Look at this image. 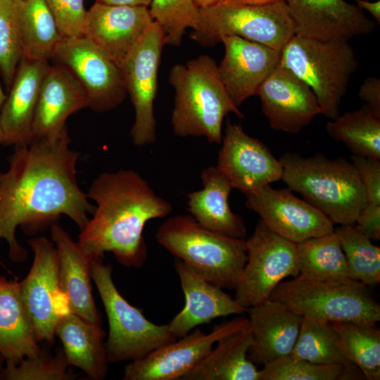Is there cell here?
Segmentation results:
<instances>
[{
	"mask_svg": "<svg viewBox=\"0 0 380 380\" xmlns=\"http://www.w3.org/2000/svg\"><path fill=\"white\" fill-rule=\"evenodd\" d=\"M70 144L68 129L53 138L34 139L15 146L8 157V169L0 171V239L8 243L14 262L27 257L15 237L18 227L37 229L64 215L81 231L94 211L77 181L80 153Z\"/></svg>",
	"mask_w": 380,
	"mask_h": 380,
	"instance_id": "obj_1",
	"label": "cell"
},
{
	"mask_svg": "<svg viewBox=\"0 0 380 380\" xmlns=\"http://www.w3.org/2000/svg\"><path fill=\"white\" fill-rule=\"evenodd\" d=\"M87 196L96 205L80 231V247L91 258H103L106 253H112L120 265L141 267L147 258L144 227L151 220L170 215L172 204L133 170L99 174Z\"/></svg>",
	"mask_w": 380,
	"mask_h": 380,
	"instance_id": "obj_2",
	"label": "cell"
},
{
	"mask_svg": "<svg viewBox=\"0 0 380 380\" xmlns=\"http://www.w3.org/2000/svg\"><path fill=\"white\" fill-rule=\"evenodd\" d=\"M217 66L213 58L203 55L170 70L169 82L175 91L171 125L175 135L204 137L220 144L224 117L234 113L243 118L227 92Z\"/></svg>",
	"mask_w": 380,
	"mask_h": 380,
	"instance_id": "obj_3",
	"label": "cell"
},
{
	"mask_svg": "<svg viewBox=\"0 0 380 380\" xmlns=\"http://www.w3.org/2000/svg\"><path fill=\"white\" fill-rule=\"evenodd\" d=\"M281 179L289 189L327 215L333 224L346 225L356 222L366 204L361 179L352 164L338 157L322 154L304 157L286 152L280 158Z\"/></svg>",
	"mask_w": 380,
	"mask_h": 380,
	"instance_id": "obj_4",
	"label": "cell"
},
{
	"mask_svg": "<svg viewBox=\"0 0 380 380\" xmlns=\"http://www.w3.org/2000/svg\"><path fill=\"white\" fill-rule=\"evenodd\" d=\"M155 237L161 246L210 282L234 289L247 260L246 239L209 229L191 215L170 217Z\"/></svg>",
	"mask_w": 380,
	"mask_h": 380,
	"instance_id": "obj_5",
	"label": "cell"
},
{
	"mask_svg": "<svg viewBox=\"0 0 380 380\" xmlns=\"http://www.w3.org/2000/svg\"><path fill=\"white\" fill-rule=\"evenodd\" d=\"M279 66L306 83L316 96L322 115L334 120L339 115L358 62L346 41H320L294 35L281 51Z\"/></svg>",
	"mask_w": 380,
	"mask_h": 380,
	"instance_id": "obj_6",
	"label": "cell"
},
{
	"mask_svg": "<svg viewBox=\"0 0 380 380\" xmlns=\"http://www.w3.org/2000/svg\"><path fill=\"white\" fill-rule=\"evenodd\" d=\"M269 299L303 317L329 322L380 320L379 303L370 296L366 285L353 279H315L298 274L281 281Z\"/></svg>",
	"mask_w": 380,
	"mask_h": 380,
	"instance_id": "obj_7",
	"label": "cell"
},
{
	"mask_svg": "<svg viewBox=\"0 0 380 380\" xmlns=\"http://www.w3.org/2000/svg\"><path fill=\"white\" fill-rule=\"evenodd\" d=\"M91 272L108 318L105 346L108 363L140 360L177 338L167 324L151 322L125 300L113 280L112 266L105 265L102 258H91Z\"/></svg>",
	"mask_w": 380,
	"mask_h": 380,
	"instance_id": "obj_8",
	"label": "cell"
},
{
	"mask_svg": "<svg viewBox=\"0 0 380 380\" xmlns=\"http://www.w3.org/2000/svg\"><path fill=\"white\" fill-rule=\"evenodd\" d=\"M227 35L281 51L295 33L285 1L250 5L223 1L200 8L198 23L191 39L210 47Z\"/></svg>",
	"mask_w": 380,
	"mask_h": 380,
	"instance_id": "obj_9",
	"label": "cell"
},
{
	"mask_svg": "<svg viewBox=\"0 0 380 380\" xmlns=\"http://www.w3.org/2000/svg\"><path fill=\"white\" fill-rule=\"evenodd\" d=\"M247 260L236 286L235 300L242 307L260 304L287 277L299 274L296 243L271 230L260 220L246 239Z\"/></svg>",
	"mask_w": 380,
	"mask_h": 380,
	"instance_id": "obj_10",
	"label": "cell"
},
{
	"mask_svg": "<svg viewBox=\"0 0 380 380\" xmlns=\"http://www.w3.org/2000/svg\"><path fill=\"white\" fill-rule=\"evenodd\" d=\"M164 45L163 31L154 21L119 66L127 93L135 111L130 136L134 145L137 146L152 144L157 139L153 104L157 94L158 71Z\"/></svg>",
	"mask_w": 380,
	"mask_h": 380,
	"instance_id": "obj_11",
	"label": "cell"
},
{
	"mask_svg": "<svg viewBox=\"0 0 380 380\" xmlns=\"http://www.w3.org/2000/svg\"><path fill=\"white\" fill-rule=\"evenodd\" d=\"M50 61L65 67L84 89L88 107L104 113L120 105L127 91L119 67L85 37L63 38Z\"/></svg>",
	"mask_w": 380,
	"mask_h": 380,
	"instance_id": "obj_12",
	"label": "cell"
},
{
	"mask_svg": "<svg viewBox=\"0 0 380 380\" xmlns=\"http://www.w3.org/2000/svg\"><path fill=\"white\" fill-rule=\"evenodd\" d=\"M248 326V318L235 317L216 324L205 334L200 329L189 332L146 357L127 364L123 380H182L222 338Z\"/></svg>",
	"mask_w": 380,
	"mask_h": 380,
	"instance_id": "obj_13",
	"label": "cell"
},
{
	"mask_svg": "<svg viewBox=\"0 0 380 380\" xmlns=\"http://www.w3.org/2000/svg\"><path fill=\"white\" fill-rule=\"evenodd\" d=\"M28 245L34 259L20 281V293L38 342L51 343L59 318L70 312L60 288L57 251L53 243L43 236L30 239Z\"/></svg>",
	"mask_w": 380,
	"mask_h": 380,
	"instance_id": "obj_14",
	"label": "cell"
},
{
	"mask_svg": "<svg viewBox=\"0 0 380 380\" xmlns=\"http://www.w3.org/2000/svg\"><path fill=\"white\" fill-rule=\"evenodd\" d=\"M216 167L233 188L245 195L281 179L283 167L260 140L247 134L239 124L227 120Z\"/></svg>",
	"mask_w": 380,
	"mask_h": 380,
	"instance_id": "obj_15",
	"label": "cell"
},
{
	"mask_svg": "<svg viewBox=\"0 0 380 380\" xmlns=\"http://www.w3.org/2000/svg\"><path fill=\"white\" fill-rule=\"evenodd\" d=\"M246 198L247 208L274 232L296 243L334 230L327 215L289 189H274L268 184Z\"/></svg>",
	"mask_w": 380,
	"mask_h": 380,
	"instance_id": "obj_16",
	"label": "cell"
},
{
	"mask_svg": "<svg viewBox=\"0 0 380 380\" xmlns=\"http://www.w3.org/2000/svg\"><path fill=\"white\" fill-rule=\"evenodd\" d=\"M295 35L320 41H346L372 33L376 23L345 0H285Z\"/></svg>",
	"mask_w": 380,
	"mask_h": 380,
	"instance_id": "obj_17",
	"label": "cell"
},
{
	"mask_svg": "<svg viewBox=\"0 0 380 380\" xmlns=\"http://www.w3.org/2000/svg\"><path fill=\"white\" fill-rule=\"evenodd\" d=\"M256 95L270 127L296 134L322 114L311 88L287 68L277 66L260 84Z\"/></svg>",
	"mask_w": 380,
	"mask_h": 380,
	"instance_id": "obj_18",
	"label": "cell"
},
{
	"mask_svg": "<svg viewBox=\"0 0 380 380\" xmlns=\"http://www.w3.org/2000/svg\"><path fill=\"white\" fill-rule=\"evenodd\" d=\"M153 22L148 7L96 1L87 11L84 37L119 67Z\"/></svg>",
	"mask_w": 380,
	"mask_h": 380,
	"instance_id": "obj_19",
	"label": "cell"
},
{
	"mask_svg": "<svg viewBox=\"0 0 380 380\" xmlns=\"http://www.w3.org/2000/svg\"><path fill=\"white\" fill-rule=\"evenodd\" d=\"M224 55L218 67L221 81L230 99L239 107L279 65L281 51L234 36H223Z\"/></svg>",
	"mask_w": 380,
	"mask_h": 380,
	"instance_id": "obj_20",
	"label": "cell"
},
{
	"mask_svg": "<svg viewBox=\"0 0 380 380\" xmlns=\"http://www.w3.org/2000/svg\"><path fill=\"white\" fill-rule=\"evenodd\" d=\"M174 265L185 299L184 308L167 324L177 338L215 318L248 312V309L240 305L234 298L180 259L175 258Z\"/></svg>",
	"mask_w": 380,
	"mask_h": 380,
	"instance_id": "obj_21",
	"label": "cell"
},
{
	"mask_svg": "<svg viewBox=\"0 0 380 380\" xmlns=\"http://www.w3.org/2000/svg\"><path fill=\"white\" fill-rule=\"evenodd\" d=\"M87 107L86 93L75 77L62 65H49L34 112L32 139L60 135L67 129L68 118Z\"/></svg>",
	"mask_w": 380,
	"mask_h": 380,
	"instance_id": "obj_22",
	"label": "cell"
},
{
	"mask_svg": "<svg viewBox=\"0 0 380 380\" xmlns=\"http://www.w3.org/2000/svg\"><path fill=\"white\" fill-rule=\"evenodd\" d=\"M50 232L58 255L60 288L69 311L101 325V316L92 294V258L57 222L51 225Z\"/></svg>",
	"mask_w": 380,
	"mask_h": 380,
	"instance_id": "obj_23",
	"label": "cell"
},
{
	"mask_svg": "<svg viewBox=\"0 0 380 380\" xmlns=\"http://www.w3.org/2000/svg\"><path fill=\"white\" fill-rule=\"evenodd\" d=\"M49 65V62L21 56L8 95L0 109L4 134L1 145L15 147L32 141L34 112Z\"/></svg>",
	"mask_w": 380,
	"mask_h": 380,
	"instance_id": "obj_24",
	"label": "cell"
},
{
	"mask_svg": "<svg viewBox=\"0 0 380 380\" xmlns=\"http://www.w3.org/2000/svg\"><path fill=\"white\" fill-rule=\"evenodd\" d=\"M248 312L253 338L251 361L264 365L291 353L303 316L270 299L249 308Z\"/></svg>",
	"mask_w": 380,
	"mask_h": 380,
	"instance_id": "obj_25",
	"label": "cell"
},
{
	"mask_svg": "<svg viewBox=\"0 0 380 380\" xmlns=\"http://www.w3.org/2000/svg\"><path fill=\"white\" fill-rule=\"evenodd\" d=\"M203 189L187 194L188 210L203 227L227 236L246 239L243 220L230 208L229 196L234 189L230 182L211 165L201 173Z\"/></svg>",
	"mask_w": 380,
	"mask_h": 380,
	"instance_id": "obj_26",
	"label": "cell"
},
{
	"mask_svg": "<svg viewBox=\"0 0 380 380\" xmlns=\"http://www.w3.org/2000/svg\"><path fill=\"white\" fill-rule=\"evenodd\" d=\"M70 366L81 369L91 380H103L108 374L106 332L101 325L68 312L61 316L55 329Z\"/></svg>",
	"mask_w": 380,
	"mask_h": 380,
	"instance_id": "obj_27",
	"label": "cell"
},
{
	"mask_svg": "<svg viewBox=\"0 0 380 380\" xmlns=\"http://www.w3.org/2000/svg\"><path fill=\"white\" fill-rule=\"evenodd\" d=\"M39 343L20 282L0 276V354L4 362L17 365L38 355L42 351Z\"/></svg>",
	"mask_w": 380,
	"mask_h": 380,
	"instance_id": "obj_28",
	"label": "cell"
},
{
	"mask_svg": "<svg viewBox=\"0 0 380 380\" xmlns=\"http://www.w3.org/2000/svg\"><path fill=\"white\" fill-rule=\"evenodd\" d=\"M252 345L248 325L217 341L182 380H260V370L248 356Z\"/></svg>",
	"mask_w": 380,
	"mask_h": 380,
	"instance_id": "obj_29",
	"label": "cell"
},
{
	"mask_svg": "<svg viewBox=\"0 0 380 380\" xmlns=\"http://www.w3.org/2000/svg\"><path fill=\"white\" fill-rule=\"evenodd\" d=\"M22 56L49 62L63 37L45 0H15Z\"/></svg>",
	"mask_w": 380,
	"mask_h": 380,
	"instance_id": "obj_30",
	"label": "cell"
},
{
	"mask_svg": "<svg viewBox=\"0 0 380 380\" xmlns=\"http://www.w3.org/2000/svg\"><path fill=\"white\" fill-rule=\"evenodd\" d=\"M290 355L316 364L342 365L354 379L362 374L343 353L331 322L322 319L303 317L299 334Z\"/></svg>",
	"mask_w": 380,
	"mask_h": 380,
	"instance_id": "obj_31",
	"label": "cell"
},
{
	"mask_svg": "<svg viewBox=\"0 0 380 380\" xmlns=\"http://www.w3.org/2000/svg\"><path fill=\"white\" fill-rule=\"evenodd\" d=\"M326 130L355 156L380 160V116L367 105L339 115L327 122Z\"/></svg>",
	"mask_w": 380,
	"mask_h": 380,
	"instance_id": "obj_32",
	"label": "cell"
},
{
	"mask_svg": "<svg viewBox=\"0 0 380 380\" xmlns=\"http://www.w3.org/2000/svg\"><path fill=\"white\" fill-rule=\"evenodd\" d=\"M299 274L315 279H352L334 230L296 243Z\"/></svg>",
	"mask_w": 380,
	"mask_h": 380,
	"instance_id": "obj_33",
	"label": "cell"
},
{
	"mask_svg": "<svg viewBox=\"0 0 380 380\" xmlns=\"http://www.w3.org/2000/svg\"><path fill=\"white\" fill-rule=\"evenodd\" d=\"M346 357L368 380L380 379V329L376 323L331 322Z\"/></svg>",
	"mask_w": 380,
	"mask_h": 380,
	"instance_id": "obj_34",
	"label": "cell"
},
{
	"mask_svg": "<svg viewBox=\"0 0 380 380\" xmlns=\"http://www.w3.org/2000/svg\"><path fill=\"white\" fill-rule=\"evenodd\" d=\"M334 232L345 254L351 278L365 285L380 281V248L358 226L340 225Z\"/></svg>",
	"mask_w": 380,
	"mask_h": 380,
	"instance_id": "obj_35",
	"label": "cell"
},
{
	"mask_svg": "<svg viewBox=\"0 0 380 380\" xmlns=\"http://www.w3.org/2000/svg\"><path fill=\"white\" fill-rule=\"evenodd\" d=\"M148 8L163 31L165 44L179 46L185 30L197 27L200 8L194 0H151Z\"/></svg>",
	"mask_w": 380,
	"mask_h": 380,
	"instance_id": "obj_36",
	"label": "cell"
},
{
	"mask_svg": "<svg viewBox=\"0 0 380 380\" xmlns=\"http://www.w3.org/2000/svg\"><path fill=\"white\" fill-rule=\"evenodd\" d=\"M62 348L54 355L42 351L27 357L18 364H6L0 368L1 380H72L77 377L70 368Z\"/></svg>",
	"mask_w": 380,
	"mask_h": 380,
	"instance_id": "obj_37",
	"label": "cell"
},
{
	"mask_svg": "<svg viewBox=\"0 0 380 380\" xmlns=\"http://www.w3.org/2000/svg\"><path fill=\"white\" fill-rule=\"evenodd\" d=\"M260 380H338L353 376L339 365H322L298 359L291 355L264 365Z\"/></svg>",
	"mask_w": 380,
	"mask_h": 380,
	"instance_id": "obj_38",
	"label": "cell"
},
{
	"mask_svg": "<svg viewBox=\"0 0 380 380\" xmlns=\"http://www.w3.org/2000/svg\"><path fill=\"white\" fill-rule=\"evenodd\" d=\"M21 56L15 0H0V73L8 89Z\"/></svg>",
	"mask_w": 380,
	"mask_h": 380,
	"instance_id": "obj_39",
	"label": "cell"
},
{
	"mask_svg": "<svg viewBox=\"0 0 380 380\" xmlns=\"http://www.w3.org/2000/svg\"><path fill=\"white\" fill-rule=\"evenodd\" d=\"M63 38L84 37L87 11L84 0H45Z\"/></svg>",
	"mask_w": 380,
	"mask_h": 380,
	"instance_id": "obj_40",
	"label": "cell"
},
{
	"mask_svg": "<svg viewBox=\"0 0 380 380\" xmlns=\"http://www.w3.org/2000/svg\"><path fill=\"white\" fill-rule=\"evenodd\" d=\"M350 162L364 186L366 204L380 205V160L353 155Z\"/></svg>",
	"mask_w": 380,
	"mask_h": 380,
	"instance_id": "obj_41",
	"label": "cell"
},
{
	"mask_svg": "<svg viewBox=\"0 0 380 380\" xmlns=\"http://www.w3.org/2000/svg\"><path fill=\"white\" fill-rule=\"evenodd\" d=\"M355 224L370 239H380V205L365 204Z\"/></svg>",
	"mask_w": 380,
	"mask_h": 380,
	"instance_id": "obj_42",
	"label": "cell"
},
{
	"mask_svg": "<svg viewBox=\"0 0 380 380\" xmlns=\"http://www.w3.org/2000/svg\"><path fill=\"white\" fill-rule=\"evenodd\" d=\"M358 95L376 115L380 116V80L369 77L360 86Z\"/></svg>",
	"mask_w": 380,
	"mask_h": 380,
	"instance_id": "obj_43",
	"label": "cell"
},
{
	"mask_svg": "<svg viewBox=\"0 0 380 380\" xmlns=\"http://www.w3.org/2000/svg\"><path fill=\"white\" fill-rule=\"evenodd\" d=\"M357 7L366 10L379 24L380 23V1L372 2L367 0H353Z\"/></svg>",
	"mask_w": 380,
	"mask_h": 380,
	"instance_id": "obj_44",
	"label": "cell"
},
{
	"mask_svg": "<svg viewBox=\"0 0 380 380\" xmlns=\"http://www.w3.org/2000/svg\"><path fill=\"white\" fill-rule=\"evenodd\" d=\"M96 1L109 5L146 7H148L151 3V0H96Z\"/></svg>",
	"mask_w": 380,
	"mask_h": 380,
	"instance_id": "obj_45",
	"label": "cell"
},
{
	"mask_svg": "<svg viewBox=\"0 0 380 380\" xmlns=\"http://www.w3.org/2000/svg\"><path fill=\"white\" fill-rule=\"evenodd\" d=\"M225 1L237 3V4H250V5H264L273 4L279 1H285V0H224Z\"/></svg>",
	"mask_w": 380,
	"mask_h": 380,
	"instance_id": "obj_46",
	"label": "cell"
},
{
	"mask_svg": "<svg viewBox=\"0 0 380 380\" xmlns=\"http://www.w3.org/2000/svg\"><path fill=\"white\" fill-rule=\"evenodd\" d=\"M199 8L207 7L223 1L224 0H194Z\"/></svg>",
	"mask_w": 380,
	"mask_h": 380,
	"instance_id": "obj_47",
	"label": "cell"
},
{
	"mask_svg": "<svg viewBox=\"0 0 380 380\" xmlns=\"http://www.w3.org/2000/svg\"><path fill=\"white\" fill-rule=\"evenodd\" d=\"M6 98V95L4 93L1 86L0 84V109Z\"/></svg>",
	"mask_w": 380,
	"mask_h": 380,
	"instance_id": "obj_48",
	"label": "cell"
},
{
	"mask_svg": "<svg viewBox=\"0 0 380 380\" xmlns=\"http://www.w3.org/2000/svg\"><path fill=\"white\" fill-rule=\"evenodd\" d=\"M3 139H4V134H3L1 125V114H0V144H2Z\"/></svg>",
	"mask_w": 380,
	"mask_h": 380,
	"instance_id": "obj_49",
	"label": "cell"
},
{
	"mask_svg": "<svg viewBox=\"0 0 380 380\" xmlns=\"http://www.w3.org/2000/svg\"><path fill=\"white\" fill-rule=\"evenodd\" d=\"M4 362L2 356L0 354V368L3 366V362Z\"/></svg>",
	"mask_w": 380,
	"mask_h": 380,
	"instance_id": "obj_50",
	"label": "cell"
}]
</instances>
